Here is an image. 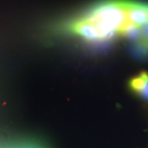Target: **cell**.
Segmentation results:
<instances>
[{
	"label": "cell",
	"mask_w": 148,
	"mask_h": 148,
	"mask_svg": "<svg viewBox=\"0 0 148 148\" xmlns=\"http://www.w3.org/2000/svg\"><path fill=\"white\" fill-rule=\"evenodd\" d=\"M126 0H107L79 16L95 27L100 36V41L110 40L128 21Z\"/></svg>",
	"instance_id": "6da1fadb"
},
{
	"label": "cell",
	"mask_w": 148,
	"mask_h": 148,
	"mask_svg": "<svg viewBox=\"0 0 148 148\" xmlns=\"http://www.w3.org/2000/svg\"><path fill=\"white\" fill-rule=\"evenodd\" d=\"M66 29L71 34L80 37L86 42L100 41V36L95 27L80 17L75 18L68 23Z\"/></svg>",
	"instance_id": "7a4b0ae2"
},
{
	"label": "cell",
	"mask_w": 148,
	"mask_h": 148,
	"mask_svg": "<svg viewBox=\"0 0 148 148\" xmlns=\"http://www.w3.org/2000/svg\"><path fill=\"white\" fill-rule=\"evenodd\" d=\"M127 20L136 26L148 23V4L126 0L125 2Z\"/></svg>",
	"instance_id": "3957f363"
},
{
	"label": "cell",
	"mask_w": 148,
	"mask_h": 148,
	"mask_svg": "<svg viewBox=\"0 0 148 148\" xmlns=\"http://www.w3.org/2000/svg\"><path fill=\"white\" fill-rule=\"evenodd\" d=\"M118 34L121 35L129 39L132 40H140L141 34H140V27L136 26L134 24L127 22L118 32Z\"/></svg>",
	"instance_id": "277c9868"
},
{
	"label": "cell",
	"mask_w": 148,
	"mask_h": 148,
	"mask_svg": "<svg viewBox=\"0 0 148 148\" xmlns=\"http://www.w3.org/2000/svg\"><path fill=\"white\" fill-rule=\"evenodd\" d=\"M148 77V73L146 72H142L138 76L134 77L130 81L129 85L131 89L139 94L145 86L146 80Z\"/></svg>",
	"instance_id": "5b68a950"
},
{
	"label": "cell",
	"mask_w": 148,
	"mask_h": 148,
	"mask_svg": "<svg viewBox=\"0 0 148 148\" xmlns=\"http://www.w3.org/2000/svg\"><path fill=\"white\" fill-rule=\"evenodd\" d=\"M140 34H141V39H140V40H142V41L147 40H148V23L142 25V26L140 27Z\"/></svg>",
	"instance_id": "8992f818"
},
{
	"label": "cell",
	"mask_w": 148,
	"mask_h": 148,
	"mask_svg": "<svg viewBox=\"0 0 148 148\" xmlns=\"http://www.w3.org/2000/svg\"><path fill=\"white\" fill-rule=\"evenodd\" d=\"M139 95L141 96L142 97L145 99L146 100L148 101V77L146 80V83L145 86H144L143 90L140 92Z\"/></svg>",
	"instance_id": "52a82bcc"
},
{
	"label": "cell",
	"mask_w": 148,
	"mask_h": 148,
	"mask_svg": "<svg viewBox=\"0 0 148 148\" xmlns=\"http://www.w3.org/2000/svg\"><path fill=\"white\" fill-rule=\"evenodd\" d=\"M140 45H142L143 47H144L145 48V49H148V40H145V41H142V40H140Z\"/></svg>",
	"instance_id": "ba28073f"
}]
</instances>
